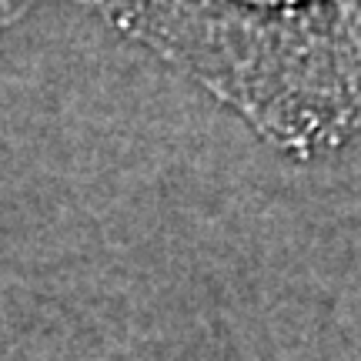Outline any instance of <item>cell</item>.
<instances>
[{
    "label": "cell",
    "instance_id": "1",
    "mask_svg": "<svg viewBox=\"0 0 361 361\" xmlns=\"http://www.w3.org/2000/svg\"><path fill=\"white\" fill-rule=\"evenodd\" d=\"M298 161L361 134V0H71Z\"/></svg>",
    "mask_w": 361,
    "mask_h": 361
},
{
    "label": "cell",
    "instance_id": "2",
    "mask_svg": "<svg viewBox=\"0 0 361 361\" xmlns=\"http://www.w3.org/2000/svg\"><path fill=\"white\" fill-rule=\"evenodd\" d=\"M40 4H47V0H0V34L11 30L13 24H20L27 13L37 11Z\"/></svg>",
    "mask_w": 361,
    "mask_h": 361
}]
</instances>
